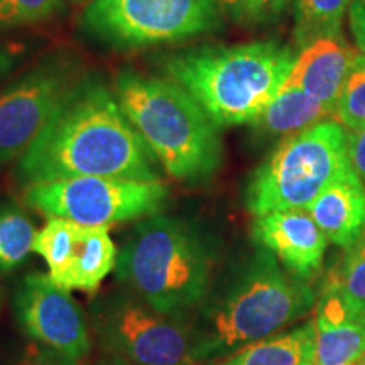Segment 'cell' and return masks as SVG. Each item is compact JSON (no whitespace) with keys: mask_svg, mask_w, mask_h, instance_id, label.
<instances>
[{"mask_svg":"<svg viewBox=\"0 0 365 365\" xmlns=\"http://www.w3.org/2000/svg\"><path fill=\"white\" fill-rule=\"evenodd\" d=\"M115 95L125 117L171 178L205 182L222 166L220 127L175 81L124 71L115 80Z\"/></svg>","mask_w":365,"mask_h":365,"instance_id":"4","label":"cell"},{"mask_svg":"<svg viewBox=\"0 0 365 365\" xmlns=\"http://www.w3.org/2000/svg\"><path fill=\"white\" fill-rule=\"evenodd\" d=\"M349 164L345 127L323 120L286 137L247 186L249 212L254 217L281 210L308 208Z\"/></svg>","mask_w":365,"mask_h":365,"instance_id":"6","label":"cell"},{"mask_svg":"<svg viewBox=\"0 0 365 365\" xmlns=\"http://www.w3.org/2000/svg\"><path fill=\"white\" fill-rule=\"evenodd\" d=\"M314 319L287 331H277L235 352L220 365H314Z\"/></svg>","mask_w":365,"mask_h":365,"instance_id":"17","label":"cell"},{"mask_svg":"<svg viewBox=\"0 0 365 365\" xmlns=\"http://www.w3.org/2000/svg\"><path fill=\"white\" fill-rule=\"evenodd\" d=\"M215 252L210 242L176 217L137 223L117 254L118 281L154 309L188 318L210 291Z\"/></svg>","mask_w":365,"mask_h":365,"instance_id":"5","label":"cell"},{"mask_svg":"<svg viewBox=\"0 0 365 365\" xmlns=\"http://www.w3.org/2000/svg\"><path fill=\"white\" fill-rule=\"evenodd\" d=\"M314 291L266 249L247 255L208 291L190 322L196 362L230 357L307 317Z\"/></svg>","mask_w":365,"mask_h":365,"instance_id":"2","label":"cell"},{"mask_svg":"<svg viewBox=\"0 0 365 365\" xmlns=\"http://www.w3.org/2000/svg\"><path fill=\"white\" fill-rule=\"evenodd\" d=\"M218 26L217 0H93L83 12L85 29L120 49L176 43Z\"/></svg>","mask_w":365,"mask_h":365,"instance_id":"9","label":"cell"},{"mask_svg":"<svg viewBox=\"0 0 365 365\" xmlns=\"http://www.w3.org/2000/svg\"><path fill=\"white\" fill-rule=\"evenodd\" d=\"M16 314L34 344L81 360L90 354L91 340L81 312L70 291L49 274H27L16 294Z\"/></svg>","mask_w":365,"mask_h":365,"instance_id":"12","label":"cell"},{"mask_svg":"<svg viewBox=\"0 0 365 365\" xmlns=\"http://www.w3.org/2000/svg\"><path fill=\"white\" fill-rule=\"evenodd\" d=\"M22 200L48 218H65L85 227L108 228L159 215L170 200L163 181L80 176L26 185Z\"/></svg>","mask_w":365,"mask_h":365,"instance_id":"7","label":"cell"},{"mask_svg":"<svg viewBox=\"0 0 365 365\" xmlns=\"http://www.w3.org/2000/svg\"><path fill=\"white\" fill-rule=\"evenodd\" d=\"M73 2H93V0H73Z\"/></svg>","mask_w":365,"mask_h":365,"instance_id":"32","label":"cell"},{"mask_svg":"<svg viewBox=\"0 0 365 365\" xmlns=\"http://www.w3.org/2000/svg\"><path fill=\"white\" fill-rule=\"evenodd\" d=\"M349 26L355 46L365 54V0H352L349 9Z\"/></svg>","mask_w":365,"mask_h":365,"instance_id":"26","label":"cell"},{"mask_svg":"<svg viewBox=\"0 0 365 365\" xmlns=\"http://www.w3.org/2000/svg\"><path fill=\"white\" fill-rule=\"evenodd\" d=\"M352 0H296L294 39L301 49L323 38L341 39V26Z\"/></svg>","mask_w":365,"mask_h":365,"instance_id":"19","label":"cell"},{"mask_svg":"<svg viewBox=\"0 0 365 365\" xmlns=\"http://www.w3.org/2000/svg\"><path fill=\"white\" fill-rule=\"evenodd\" d=\"M335 281L355 307L365 313V228L359 239L346 247Z\"/></svg>","mask_w":365,"mask_h":365,"instance_id":"22","label":"cell"},{"mask_svg":"<svg viewBox=\"0 0 365 365\" xmlns=\"http://www.w3.org/2000/svg\"><path fill=\"white\" fill-rule=\"evenodd\" d=\"M218 6L230 9V11L235 12H245V2L247 0H217Z\"/></svg>","mask_w":365,"mask_h":365,"instance_id":"29","label":"cell"},{"mask_svg":"<svg viewBox=\"0 0 365 365\" xmlns=\"http://www.w3.org/2000/svg\"><path fill=\"white\" fill-rule=\"evenodd\" d=\"M252 237L298 279H309L322 269L328 239L307 208L255 217Z\"/></svg>","mask_w":365,"mask_h":365,"instance_id":"13","label":"cell"},{"mask_svg":"<svg viewBox=\"0 0 365 365\" xmlns=\"http://www.w3.org/2000/svg\"><path fill=\"white\" fill-rule=\"evenodd\" d=\"M357 365H365V354L357 360Z\"/></svg>","mask_w":365,"mask_h":365,"instance_id":"31","label":"cell"},{"mask_svg":"<svg viewBox=\"0 0 365 365\" xmlns=\"http://www.w3.org/2000/svg\"><path fill=\"white\" fill-rule=\"evenodd\" d=\"M90 322L108 355L134 365H195L188 318L164 314L130 291L98 296Z\"/></svg>","mask_w":365,"mask_h":365,"instance_id":"8","label":"cell"},{"mask_svg":"<svg viewBox=\"0 0 365 365\" xmlns=\"http://www.w3.org/2000/svg\"><path fill=\"white\" fill-rule=\"evenodd\" d=\"M336 122L349 130L365 125V54L350 71L335 108Z\"/></svg>","mask_w":365,"mask_h":365,"instance_id":"21","label":"cell"},{"mask_svg":"<svg viewBox=\"0 0 365 365\" xmlns=\"http://www.w3.org/2000/svg\"><path fill=\"white\" fill-rule=\"evenodd\" d=\"M14 365H80V362L44 345L33 344Z\"/></svg>","mask_w":365,"mask_h":365,"instance_id":"23","label":"cell"},{"mask_svg":"<svg viewBox=\"0 0 365 365\" xmlns=\"http://www.w3.org/2000/svg\"><path fill=\"white\" fill-rule=\"evenodd\" d=\"M158 159L102 81L80 80L19 158L24 185L80 176L159 180Z\"/></svg>","mask_w":365,"mask_h":365,"instance_id":"1","label":"cell"},{"mask_svg":"<svg viewBox=\"0 0 365 365\" xmlns=\"http://www.w3.org/2000/svg\"><path fill=\"white\" fill-rule=\"evenodd\" d=\"M289 0H247L245 12L255 19H267L284 11Z\"/></svg>","mask_w":365,"mask_h":365,"instance_id":"27","label":"cell"},{"mask_svg":"<svg viewBox=\"0 0 365 365\" xmlns=\"http://www.w3.org/2000/svg\"><path fill=\"white\" fill-rule=\"evenodd\" d=\"M362 54H357L341 39L323 38L301 49L282 86H294L307 91L335 112L336 103Z\"/></svg>","mask_w":365,"mask_h":365,"instance_id":"15","label":"cell"},{"mask_svg":"<svg viewBox=\"0 0 365 365\" xmlns=\"http://www.w3.org/2000/svg\"><path fill=\"white\" fill-rule=\"evenodd\" d=\"M76 83V66L59 56L0 95V166L26 153Z\"/></svg>","mask_w":365,"mask_h":365,"instance_id":"10","label":"cell"},{"mask_svg":"<svg viewBox=\"0 0 365 365\" xmlns=\"http://www.w3.org/2000/svg\"><path fill=\"white\" fill-rule=\"evenodd\" d=\"M314 365L355 364L365 354V313L355 307L336 281L325 286L317 304Z\"/></svg>","mask_w":365,"mask_h":365,"instance_id":"14","label":"cell"},{"mask_svg":"<svg viewBox=\"0 0 365 365\" xmlns=\"http://www.w3.org/2000/svg\"><path fill=\"white\" fill-rule=\"evenodd\" d=\"M349 365H357V362H355V364H349Z\"/></svg>","mask_w":365,"mask_h":365,"instance_id":"33","label":"cell"},{"mask_svg":"<svg viewBox=\"0 0 365 365\" xmlns=\"http://www.w3.org/2000/svg\"><path fill=\"white\" fill-rule=\"evenodd\" d=\"M33 252L48 264L51 279L68 291L97 293L117 266V247L108 228L85 227L65 218H48Z\"/></svg>","mask_w":365,"mask_h":365,"instance_id":"11","label":"cell"},{"mask_svg":"<svg viewBox=\"0 0 365 365\" xmlns=\"http://www.w3.org/2000/svg\"><path fill=\"white\" fill-rule=\"evenodd\" d=\"M22 51H24V48H22L21 44H12L6 43V41H0V80L14 70V66H16L17 59H19Z\"/></svg>","mask_w":365,"mask_h":365,"instance_id":"28","label":"cell"},{"mask_svg":"<svg viewBox=\"0 0 365 365\" xmlns=\"http://www.w3.org/2000/svg\"><path fill=\"white\" fill-rule=\"evenodd\" d=\"M34 223L16 207L0 208V271H12L33 252Z\"/></svg>","mask_w":365,"mask_h":365,"instance_id":"20","label":"cell"},{"mask_svg":"<svg viewBox=\"0 0 365 365\" xmlns=\"http://www.w3.org/2000/svg\"><path fill=\"white\" fill-rule=\"evenodd\" d=\"M335 115L331 108L307 91L282 86L255 120L254 127L269 137H291Z\"/></svg>","mask_w":365,"mask_h":365,"instance_id":"18","label":"cell"},{"mask_svg":"<svg viewBox=\"0 0 365 365\" xmlns=\"http://www.w3.org/2000/svg\"><path fill=\"white\" fill-rule=\"evenodd\" d=\"M307 210L331 244L346 249L365 228V185L346 164Z\"/></svg>","mask_w":365,"mask_h":365,"instance_id":"16","label":"cell"},{"mask_svg":"<svg viewBox=\"0 0 365 365\" xmlns=\"http://www.w3.org/2000/svg\"><path fill=\"white\" fill-rule=\"evenodd\" d=\"M26 24L48 19L61 9V0H16Z\"/></svg>","mask_w":365,"mask_h":365,"instance_id":"25","label":"cell"},{"mask_svg":"<svg viewBox=\"0 0 365 365\" xmlns=\"http://www.w3.org/2000/svg\"><path fill=\"white\" fill-rule=\"evenodd\" d=\"M93 365H134V364L127 362V360L120 359V357H113V355H107V357L100 359L98 362H95Z\"/></svg>","mask_w":365,"mask_h":365,"instance_id":"30","label":"cell"},{"mask_svg":"<svg viewBox=\"0 0 365 365\" xmlns=\"http://www.w3.org/2000/svg\"><path fill=\"white\" fill-rule=\"evenodd\" d=\"M346 156L352 171L365 185V125L346 132Z\"/></svg>","mask_w":365,"mask_h":365,"instance_id":"24","label":"cell"},{"mask_svg":"<svg viewBox=\"0 0 365 365\" xmlns=\"http://www.w3.org/2000/svg\"><path fill=\"white\" fill-rule=\"evenodd\" d=\"M296 56L272 41L205 46L163 61L168 78L185 88L218 127L252 124L279 93Z\"/></svg>","mask_w":365,"mask_h":365,"instance_id":"3","label":"cell"}]
</instances>
